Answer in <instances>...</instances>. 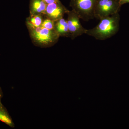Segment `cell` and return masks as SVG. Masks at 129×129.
<instances>
[{
    "mask_svg": "<svg viewBox=\"0 0 129 129\" xmlns=\"http://www.w3.org/2000/svg\"><path fill=\"white\" fill-rule=\"evenodd\" d=\"M120 19L119 13L102 18L94 27L87 29L85 34L100 40L111 38L118 31Z\"/></svg>",
    "mask_w": 129,
    "mask_h": 129,
    "instance_id": "6da1fadb",
    "label": "cell"
},
{
    "mask_svg": "<svg viewBox=\"0 0 129 129\" xmlns=\"http://www.w3.org/2000/svg\"><path fill=\"white\" fill-rule=\"evenodd\" d=\"M32 43L35 46L47 48L57 43L60 36L55 30H50L41 26H27Z\"/></svg>",
    "mask_w": 129,
    "mask_h": 129,
    "instance_id": "7a4b0ae2",
    "label": "cell"
},
{
    "mask_svg": "<svg viewBox=\"0 0 129 129\" xmlns=\"http://www.w3.org/2000/svg\"><path fill=\"white\" fill-rule=\"evenodd\" d=\"M121 7L119 0H95L94 17L100 20L119 13Z\"/></svg>",
    "mask_w": 129,
    "mask_h": 129,
    "instance_id": "3957f363",
    "label": "cell"
},
{
    "mask_svg": "<svg viewBox=\"0 0 129 129\" xmlns=\"http://www.w3.org/2000/svg\"><path fill=\"white\" fill-rule=\"evenodd\" d=\"M95 0H71L70 7L80 18L85 21L94 18V8Z\"/></svg>",
    "mask_w": 129,
    "mask_h": 129,
    "instance_id": "277c9868",
    "label": "cell"
},
{
    "mask_svg": "<svg viewBox=\"0 0 129 129\" xmlns=\"http://www.w3.org/2000/svg\"><path fill=\"white\" fill-rule=\"evenodd\" d=\"M67 19L69 29L70 35V38L72 40L85 34L87 29H86L81 25L80 18L78 14L73 11L69 10L67 13Z\"/></svg>",
    "mask_w": 129,
    "mask_h": 129,
    "instance_id": "5b68a950",
    "label": "cell"
},
{
    "mask_svg": "<svg viewBox=\"0 0 129 129\" xmlns=\"http://www.w3.org/2000/svg\"><path fill=\"white\" fill-rule=\"evenodd\" d=\"M68 11L60 1L47 5L44 15L45 17L55 22L63 18Z\"/></svg>",
    "mask_w": 129,
    "mask_h": 129,
    "instance_id": "8992f818",
    "label": "cell"
},
{
    "mask_svg": "<svg viewBox=\"0 0 129 129\" xmlns=\"http://www.w3.org/2000/svg\"><path fill=\"white\" fill-rule=\"evenodd\" d=\"M47 4L43 0H29L30 14H43L45 12Z\"/></svg>",
    "mask_w": 129,
    "mask_h": 129,
    "instance_id": "52a82bcc",
    "label": "cell"
},
{
    "mask_svg": "<svg viewBox=\"0 0 129 129\" xmlns=\"http://www.w3.org/2000/svg\"><path fill=\"white\" fill-rule=\"evenodd\" d=\"M54 29L60 37L70 38L67 20L63 17L55 22Z\"/></svg>",
    "mask_w": 129,
    "mask_h": 129,
    "instance_id": "ba28073f",
    "label": "cell"
},
{
    "mask_svg": "<svg viewBox=\"0 0 129 129\" xmlns=\"http://www.w3.org/2000/svg\"><path fill=\"white\" fill-rule=\"evenodd\" d=\"M45 16L43 14H30L25 20L26 26L39 27L41 26Z\"/></svg>",
    "mask_w": 129,
    "mask_h": 129,
    "instance_id": "9c48e42d",
    "label": "cell"
},
{
    "mask_svg": "<svg viewBox=\"0 0 129 129\" xmlns=\"http://www.w3.org/2000/svg\"><path fill=\"white\" fill-rule=\"evenodd\" d=\"M0 120L11 128L15 127V125L11 117L1 102H0Z\"/></svg>",
    "mask_w": 129,
    "mask_h": 129,
    "instance_id": "30bf717a",
    "label": "cell"
},
{
    "mask_svg": "<svg viewBox=\"0 0 129 129\" xmlns=\"http://www.w3.org/2000/svg\"><path fill=\"white\" fill-rule=\"evenodd\" d=\"M41 26L50 30H55V22L45 17Z\"/></svg>",
    "mask_w": 129,
    "mask_h": 129,
    "instance_id": "8fae6325",
    "label": "cell"
},
{
    "mask_svg": "<svg viewBox=\"0 0 129 129\" xmlns=\"http://www.w3.org/2000/svg\"><path fill=\"white\" fill-rule=\"evenodd\" d=\"M43 1L45 2L47 5H48V4H52L54 3L60 1V0H43Z\"/></svg>",
    "mask_w": 129,
    "mask_h": 129,
    "instance_id": "7c38bea8",
    "label": "cell"
},
{
    "mask_svg": "<svg viewBox=\"0 0 129 129\" xmlns=\"http://www.w3.org/2000/svg\"><path fill=\"white\" fill-rule=\"evenodd\" d=\"M119 3L120 6L126 3H129V0H119Z\"/></svg>",
    "mask_w": 129,
    "mask_h": 129,
    "instance_id": "4fadbf2b",
    "label": "cell"
},
{
    "mask_svg": "<svg viewBox=\"0 0 129 129\" xmlns=\"http://www.w3.org/2000/svg\"><path fill=\"white\" fill-rule=\"evenodd\" d=\"M3 92L1 88L0 87V102H1V99L3 97Z\"/></svg>",
    "mask_w": 129,
    "mask_h": 129,
    "instance_id": "5bb4252c",
    "label": "cell"
}]
</instances>
